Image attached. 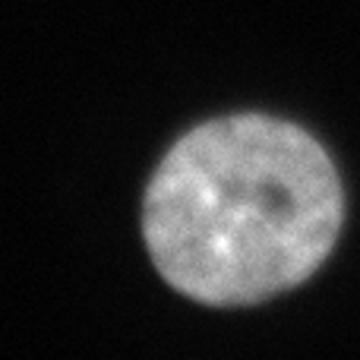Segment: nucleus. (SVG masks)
Returning <instances> with one entry per match:
<instances>
[{"label":"nucleus","mask_w":360,"mask_h":360,"mask_svg":"<svg viewBox=\"0 0 360 360\" xmlns=\"http://www.w3.org/2000/svg\"><path fill=\"white\" fill-rule=\"evenodd\" d=\"M342 215L335 165L310 133L234 114L196 127L165 155L146 190L143 234L174 291L243 307L310 278Z\"/></svg>","instance_id":"nucleus-1"}]
</instances>
